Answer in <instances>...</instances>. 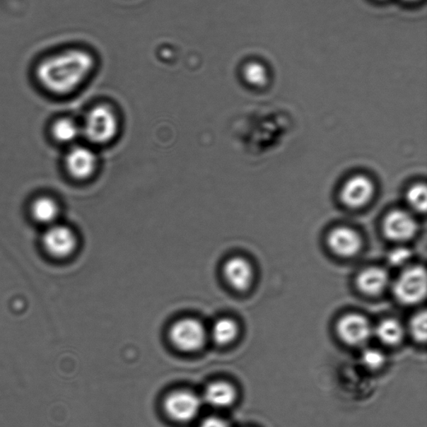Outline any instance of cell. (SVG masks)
Returning <instances> with one entry per match:
<instances>
[{
    "label": "cell",
    "instance_id": "1",
    "mask_svg": "<svg viewBox=\"0 0 427 427\" xmlns=\"http://www.w3.org/2000/svg\"><path fill=\"white\" fill-rule=\"evenodd\" d=\"M95 68L87 51L69 48L51 51L35 64L33 76L38 85L52 95L69 94L80 86Z\"/></svg>",
    "mask_w": 427,
    "mask_h": 427
},
{
    "label": "cell",
    "instance_id": "2",
    "mask_svg": "<svg viewBox=\"0 0 427 427\" xmlns=\"http://www.w3.org/2000/svg\"><path fill=\"white\" fill-rule=\"evenodd\" d=\"M118 129V122L113 111L109 107H95L88 114L83 132L93 143H107L115 137Z\"/></svg>",
    "mask_w": 427,
    "mask_h": 427
},
{
    "label": "cell",
    "instance_id": "3",
    "mask_svg": "<svg viewBox=\"0 0 427 427\" xmlns=\"http://www.w3.org/2000/svg\"><path fill=\"white\" fill-rule=\"evenodd\" d=\"M426 272L423 267L407 269L399 276L394 286V294L403 304L420 303L426 295Z\"/></svg>",
    "mask_w": 427,
    "mask_h": 427
},
{
    "label": "cell",
    "instance_id": "4",
    "mask_svg": "<svg viewBox=\"0 0 427 427\" xmlns=\"http://www.w3.org/2000/svg\"><path fill=\"white\" fill-rule=\"evenodd\" d=\"M170 339L180 351H197L205 345L206 332L199 320L185 318L178 320L171 327Z\"/></svg>",
    "mask_w": 427,
    "mask_h": 427
},
{
    "label": "cell",
    "instance_id": "5",
    "mask_svg": "<svg viewBox=\"0 0 427 427\" xmlns=\"http://www.w3.org/2000/svg\"><path fill=\"white\" fill-rule=\"evenodd\" d=\"M201 405L202 402L197 394L189 391L170 393L164 402L167 415L180 422H187L196 419Z\"/></svg>",
    "mask_w": 427,
    "mask_h": 427
},
{
    "label": "cell",
    "instance_id": "6",
    "mask_svg": "<svg viewBox=\"0 0 427 427\" xmlns=\"http://www.w3.org/2000/svg\"><path fill=\"white\" fill-rule=\"evenodd\" d=\"M45 252L54 258L69 257L76 248L77 240L73 230L67 226L52 225L42 238Z\"/></svg>",
    "mask_w": 427,
    "mask_h": 427
},
{
    "label": "cell",
    "instance_id": "7",
    "mask_svg": "<svg viewBox=\"0 0 427 427\" xmlns=\"http://www.w3.org/2000/svg\"><path fill=\"white\" fill-rule=\"evenodd\" d=\"M337 332L346 344L361 346L369 341L373 335V328L363 315L350 314L339 320Z\"/></svg>",
    "mask_w": 427,
    "mask_h": 427
},
{
    "label": "cell",
    "instance_id": "8",
    "mask_svg": "<svg viewBox=\"0 0 427 427\" xmlns=\"http://www.w3.org/2000/svg\"><path fill=\"white\" fill-rule=\"evenodd\" d=\"M374 192L373 181L364 175H356L343 185L341 198L347 207L358 209L368 205Z\"/></svg>",
    "mask_w": 427,
    "mask_h": 427
},
{
    "label": "cell",
    "instance_id": "9",
    "mask_svg": "<svg viewBox=\"0 0 427 427\" xmlns=\"http://www.w3.org/2000/svg\"><path fill=\"white\" fill-rule=\"evenodd\" d=\"M417 229L419 226L414 217L405 211L390 212L383 222V231L387 238L400 242L411 239Z\"/></svg>",
    "mask_w": 427,
    "mask_h": 427
},
{
    "label": "cell",
    "instance_id": "10",
    "mask_svg": "<svg viewBox=\"0 0 427 427\" xmlns=\"http://www.w3.org/2000/svg\"><path fill=\"white\" fill-rule=\"evenodd\" d=\"M361 245L360 235L349 227H337L328 236L329 247L339 257H354L360 252Z\"/></svg>",
    "mask_w": 427,
    "mask_h": 427
},
{
    "label": "cell",
    "instance_id": "11",
    "mask_svg": "<svg viewBox=\"0 0 427 427\" xmlns=\"http://www.w3.org/2000/svg\"><path fill=\"white\" fill-rule=\"evenodd\" d=\"M66 165L68 172L77 180H85L94 173L96 157L89 148L76 146L69 151Z\"/></svg>",
    "mask_w": 427,
    "mask_h": 427
},
{
    "label": "cell",
    "instance_id": "12",
    "mask_svg": "<svg viewBox=\"0 0 427 427\" xmlns=\"http://www.w3.org/2000/svg\"><path fill=\"white\" fill-rule=\"evenodd\" d=\"M224 275L229 284L238 291L247 290L252 284V267L242 257L228 259L224 266Z\"/></svg>",
    "mask_w": 427,
    "mask_h": 427
},
{
    "label": "cell",
    "instance_id": "13",
    "mask_svg": "<svg viewBox=\"0 0 427 427\" xmlns=\"http://www.w3.org/2000/svg\"><path fill=\"white\" fill-rule=\"evenodd\" d=\"M389 282L387 273L382 268L365 269L357 277V286L363 293L377 296L386 289Z\"/></svg>",
    "mask_w": 427,
    "mask_h": 427
},
{
    "label": "cell",
    "instance_id": "14",
    "mask_svg": "<svg viewBox=\"0 0 427 427\" xmlns=\"http://www.w3.org/2000/svg\"><path fill=\"white\" fill-rule=\"evenodd\" d=\"M203 397L209 405L226 408L235 402L236 392L233 386L228 382H216L209 385Z\"/></svg>",
    "mask_w": 427,
    "mask_h": 427
},
{
    "label": "cell",
    "instance_id": "15",
    "mask_svg": "<svg viewBox=\"0 0 427 427\" xmlns=\"http://www.w3.org/2000/svg\"><path fill=\"white\" fill-rule=\"evenodd\" d=\"M30 211L35 221L40 224L51 226L57 219L59 208L53 198L40 197L32 203Z\"/></svg>",
    "mask_w": 427,
    "mask_h": 427
},
{
    "label": "cell",
    "instance_id": "16",
    "mask_svg": "<svg viewBox=\"0 0 427 427\" xmlns=\"http://www.w3.org/2000/svg\"><path fill=\"white\" fill-rule=\"evenodd\" d=\"M375 332L379 340L388 346L397 345L404 338L402 324L393 319L382 320L375 328Z\"/></svg>",
    "mask_w": 427,
    "mask_h": 427
},
{
    "label": "cell",
    "instance_id": "17",
    "mask_svg": "<svg viewBox=\"0 0 427 427\" xmlns=\"http://www.w3.org/2000/svg\"><path fill=\"white\" fill-rule=\"evenodd\" d=\"M239 328L233 320L222 318L214 324L211 331L213 340L221 346L228 345L238 337Z\"/></svg>",
    "mask_w": 427,
    "mask_h": 427
},
{
    "label": "cell",
    "instance_id": "18",
    "mask_svg": "<svg viewBox=\"0 0 427 427\" xmlns=\"http://www.w3.org/2000/svg\"><path fill=\"white\" fill-rule=\"evenodd\" d=\"M80 127L69 118H62L52 125V136L60 143H71L80 136Z\"/></svg>",
    "mask_w": 427,
    "mask_h": 427
},
{
    "label": "cell",
    "instance_id": "19",
    "mask_svg": "<svg viewBox=\"0 0 427 427\" xmlns=\"http://www.w3.org/2000/svg\"><path fill=\"white\" fill-rule=\"evenodd\" d=\"M243 76L250 85L261 87L266 85L268 74L266 67L258 62H250L244 67Z\"/></svg>",
    "mask_w": 427,
    "mask_h": 427
},
{
    "label": "cell",
    "instance_id": "20",
    "mask_svg": "<svg viewBox=\"0 0 427 427\" xmlns=\"http://www.w3.org/2000/svg\"><path fill=\"white\" fill-rule=\"evenodd\" d=\"M406 199L413 210L424 213L426 210V187L425 185L417 184L408 190Z\"/></svg>",
    "mask_w": 427,
    "mask_h": 427
},
{
    "label": "cell",
    "instance_id": "21",
    "mask_svg": "<svg viewBox=\"0 0 427 427\" xmlns=\"http://www.w3.org/2000/svg\"><path fill=\"white\" fill-rule=\"evenodd\" d=\"M410 332L416 341L425 342L427 337V317L426 312L416 314L411 320Z\"/></svg>",
    "mask_w": 427,
    "mask_h": 427
},
{
    "label": "cell",
    "instance_id": "22",
    "mask_svg": "<svg viewBox=\"0 0 427 427\" xmlns=\"http://www.w3.org/2000/svg\"><path fill=\"white\" fill-rule=\"evenodd\" d=\"M361 361L366 368L377 370L382 368L386 358L382 351L373 349V348H368L362 353Z\"/></svg>",
    "mask_w": 427,
    "mask_h": 427
},
{
    "label": "cell",
    "instance_id": "23",
    "mask_svg": "<svg viewBox=\"0 0 427 427\" xmlns=\"http://www.w3.org/2000/svg\"><path fill=\"white\" fill-rule=\"evenodd\" d=\"M411 257L409 250L406 248H397L392 250L389 255V262L392 266H401L405 264Z\"/></svg>",
    "mask_w": 427,
    "mask_h": 427
},
{
    "label": "cell",
    "instance_id": "24",
    "mask_svg": "<svg viewBox=\"0 0 427 427\" xmlns=\"http://www.w3.org/2000/svg\"><path fill=\"white\" fill-rule=\"evenodd\" d=\"M199 427H230V426L220 417L211 416L204 420Z\"/></svg>",
    "mask_w": 427,
    "mask_h": 427
},
{
    "label": "cell",
    "instance_id": "25",
    "mask_svg": "<svg viewBox=\"0 0 427 427\" xmlns=\"http://www.w3.org/2000/svg\"><path fill=\"white\" fill-rule=\"evenodd\" d=\"M408 1H415V0H408Z\"/></svg>",
    "mask_w": 427,
    "mask_h": 427
}]
</instances>
